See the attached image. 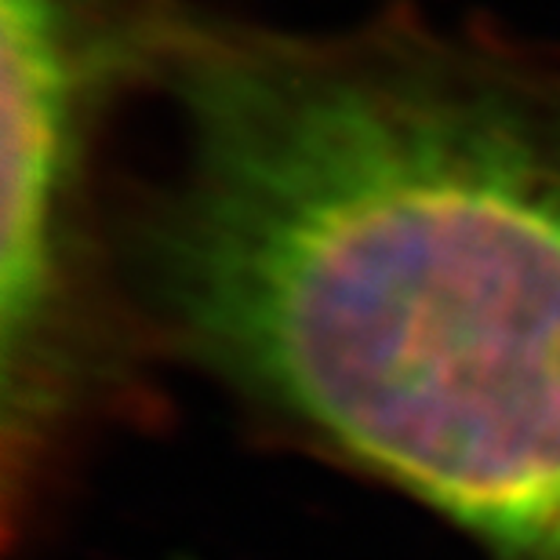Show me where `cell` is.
I'll return each mask as SVG.
<instances>
[{
	"label": "cell",
	"instance_id": "7a4b0ae2",
	"mask_svg": "<svg viewBox=\"0 0 560 560\" xmlns=\"http://www.w3.org/2000/svg\"><path fill=\"white\" fill-rule=\"evenodd\" d=\"M164 0H0L4 222L0 405L8 521L92 400L103 317L92 270V153L120 84H142Z\"/></svg>",
	"mask_w": 560,
	"mask_h": 560
},
{
	"label": "cell",
	"instance_id": "6da1fadb",
	"mask_svg": "<svg viewBox=\"0 0 560 560\" xmlns=\"http://www.w3.org/2000/svg\"><path fill=\"white\" fill-rule=\"evenodd\" d=\"M142 84L175 136L131 230L156 335L499 560H560V51L167 0Z\"/></svg>",
	"mask_w": 560,
	"mask_h": 560
}]
</instances>
